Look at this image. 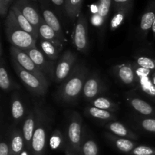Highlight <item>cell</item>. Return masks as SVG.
<instances>
[{
	"label": "cell",
	"mask_w": 155,
	"mask_h": 155,
	"mask_svg": "<svg viewBox=\"0 0 155 155\" xmlns=\"http://www.w3.org/2000/svg\"><path fill=\"white\" fill-rule=\"evenodd\" d=\"M25 51L29 54L35 64L43 73L48 80V78L54 80V70H55L54 66V61L48 59L44 53L37 48V47H34Z\"/></svg>",
	"instance_id": "8"
},
{
	"label": "cell",
	"mask_w": 155,
	"mask_h": 155,
	"mask_svg": "<svg viewBox=\"0 0 155 155\" xmlns=\"http://www.w3.org/2000/svg\"><path fill=\"white\" fill-rule=\"evenodd\" d=\"M14 13H15V18H16L17 21L19 24L20 27L23 29L24 30H25L26 32L29 33L30 34H31L33 36L36 40H37L38 38L39 37V31L32 25L30 23V21L24 16L22 13L21 12V11L18 8V7H14L12 8Z\"/></svg>",
	"instance_id": "23"
},
{
	"label": "cell",
	"mask_w": 155,
	"mask_h": 155,
	"mask_svg": "<svg viewBox=\"0 0 155 155\" xmlns=\"http://www.w3.org/2000/svg\"><path fill=\"white\" fill-rule=\"evenodd\" d=\"M36 115V127L31 143L32 155H45L46 150L50 119L46 112L39 106L34 107Z\"/></svg>",
	"instance_id": "3"
},
{
	"label": "cell",
	"mask_w": 155,
	"mask_h": 155,
	"mask_svg": "<svg viewBox=\"0 0 155 155\" xmlns=\"http://www.w3.org/2000/svg\"><path fill=\"white\" fill-rule=\"evenodd\" d=\"M0 155H10L9 142L7 141H2L0 143Z\"/></svg>",
	"instance_id": "36"
},
{
	"label": "cell",
	"mask_w": 155,
	"mask_h": 155,
	"mask_svg": "<svg viewBox=\"0 0 155 155\" xmlns=\"http://www.w3.org/2000/svg\"><path fill=\"white\" fill-rule=\"evenodd\" d=\"M0 87L5 92L19 89L20 86L10 78L7 69L5 67L4 56L0 57Z\"/></svg>",
	"instance_id": "18"
},
{
	"label": "cell",
	"mask_w": 155,
	"mask_h": 155,
	"mask_svg": "<svg viewBox=\"0 0 155 155\" xmlns=\"http://www.w3.org/2000/svg\"><path fill=\"white\" fill-rule=\"evenodd\" d=\"M12 63L17 75L31 93L36 95H43L46 93L49 83L41 80L34 74L24 70L15 59L12 58Z\"/></svg>",
	"instance_id": "5"
},
{
	"label": "cell",
	"mask_w": 155,
	"mask_h": 155,
	"mask_svg": "<svg viewBox=\"0 0 155 155\" xmlns=\"http://www.w3.org/2000/svg\"><path fill=\"white\" fill-rule=\"evenodd\" d=\"M112 70L113 74L124 84L127 86H135L137 84L138 79L133 64L128 62L115 65Z\"/></svg>",
	"instance_id": "10"
},
{
	"label": "cell",
	"mask_w": 155,
	"mask_h": 155,
	"mask_svg": "<svg viewBox=\"0 0 155 155\" xmlns=\"http://www.w3.org/2000/svg\"><path fill=\"white\" fill-rule=\"evenodd\" d=\"M107 139L114 144L117 149L120 151L126 154H130L132 151L137 146V142L132 139H126V138L119 137L110 133H107L105 134Z\"/></svg>",
	"instance_id": "16"
},
{
	"label": "cell",
	"mask_w": 155,
	"mask_h": 155,
	"mask_svg": "<svg viewBox=\"0 0 155 155\" xmlns=\"http://www.w3.org/2000/svg\"><path fill=\"white\" fill-rule=\"evenodd\" d=\"M41 49L45 55L52 61L55 62L58 59L60 52L62 50V47L58 46L56 44L50 42V41L45 40V39H40L39 42Z\"/></svg>",
	"instance_id": "20"
},
{
	"label": "cell",
	"mask_w": 155,
	"mask_h": 155,
	"mask_svg": "<svg viewBox=\"0 0 155 155\" xmlns=\"http://www.w3.org/2000/svg\"><path fill=\"white\" fill-rule=\"evenodd\" d=\"M102 91H104V86L99 76L96 73L89 75L83 89V95L85 99L92 101L97 98Z\"/></svg>",
	"instance_id": "11"
},
{
	"label": "cell",
	"mask_w": 155,
	"mask_h": 155,
	"mask_svg": "<svg viewBox=\"0 0 155 155\" xmlns=\"http://www.w3.org/2000/svg\"><path fill=\"white\" fill-rule=\"evenodd\" d=\"M20 155H32L31 149H29L25 147V148L23 150V151L20 154Z\"/></svg>",
	"instance_id": "37"
},
{
	"label": "cell",
	"mask_w": 155,
	"mask_h": 155,
	"mask_svg": "<svg viewBox=\"0 0 155 155\" xmlns=\"http://www.w3.org/2000/svg\"><path fill=\"white\" fill-rule=\"evenodd\" d=\"M139 124H140V127L144 130L149 133H155V118H142L139 121Z\"/></svg>",
	"instance_id": "34"
},
{
	"label": "cell",
	"mask_w": 155,
	"mask_h": 155,
	"mask_svg": "<svg viewBox=\"0 0 155 155\" xmlns=\"http://www.w3.org/2000/svg\"><path fill=\"white\" fill-rule=\"evenodd\" d=\"M85 113L87 116L91 117L96 120H100L102 121H114L116 119L114 113L113 112L107 111V110H102V109L97 108V107H93V106H88L85 109Z\"/></svg>",
	"instance_id": "21"
},
{
	"label": "cell",
	"mask_w": 155,
	"mask_h": 155,
	"mask_svg": "<svg viewBox=\"0 0 155 155\" xmlns=\"http://www.w3.org/2000/svg\"><path fill=\"white\" fill-rule=\"evenodd\" d=\"M155 18L154 11L146 12L142 17L140 24V30L144 37H146L148 31L152 28L153 23Z\"/></svg>",
	"instance_id": "28"
},
{
	"label": "cell",
	"mask_w": 155,
	"mask_h": 155,
	"mask_svg": "<svg viewBox=\"0 0 155 155\" xmlns=\"http://www.w3.org/2000/svg\"><path fill=\"white\" fill-rule=\"evenodd\" d=\"M64 153L65 155H77V154H75L71 148H68V146H66V148H65L64 150Z\"/></svg>",
	"instance_id": "38"
},
{
	"label": "cell",
	"mask_w": 155,
	"mask_h": 155,
	"mask_svg": "<svg viewBox=\"0 0 155 155\" xmlns=\"http://www.w3.org/2000/svg\"><path fill=\"white\" fill-rule=\"evenodd\" d=\"M83 119L77 112L74 111L71 114L68 124L66 133L67 146L71 148L75 154L81 155V145L83 142L82 136Z\"/></svg>",
	"instance_id": "4"
},
{
	"label": "cell",
	"mask_w": 155,
	"mask_h": 155,
	"mask_svg": "<svg viewBox=\"0 0 155 155\" xmlns=\"http://www.w3.org/2000/svg\"><path fill=\"white\" fill-rule=\"evenodd\" d=\"M124 18H125V12H124V10H121L120 12H118L117 13L115 14V15L111 19V21H110V30L111 31L116 30L122 24V23L124 22Z\"/></svg>",
	"instance_id": "33"
},
{
	"label": "cell",
	"mask_w": 155,
	"mask_h": 155,
	"mask_svg": "<svg viewBox=\"0 0 155 155\" xmlns=\"http://www.w3.org/2000/svg\"><path fill=\"white\" fill-rule=\"evenodd\" d=\"M48 145L53 151H64L67 146L66 139L59 129H55L50 135Z\"/></svg>",
	"instance_id": "24"
},
{
	"label": "cell",
	"mask_w": 155,
	"mask_h": 155,
	"mask_svg": "<svg viewBox=\"0 0 155 155\" xmlns=\"http://www.w3.org/2000/svg\"><path fill=\"white\" fill-rule=\"evenodd\" d=\"M105 128L112 134L117 136L136 141L139 139V136L130 130L125 125L117 121H110L105 125Z\"/></svg>",
	"instance_id": "13"
},
{
	"label": "cell",
	"mask_w": 155,
	"mask_h": 155,
	"mask_svg": "<svg viewBox=\"0 0 155 155\" xmlns=\"http://www.w3.org/2000/svg\"><path fill=\"white\" fill-rule=\"evenodd\" d=\"M82 0H70V6L68 9L71 17H74L76 15L75 12L78 11L77 6L80 4Z\"/></svg>",
	"instance_id": "35"
},
{
	"label": "cell",
	"mask_w": 155,
	"mask_h": 155,
	"mask_svg": "<svg viewBox=\"0 0 155 155\" xmlns=\"http://www.w3.org/2000/svg\"><path fill=\"white\" fill-rule=\"evenodd\" d=\"M89 70L82 63H77L69 77L60 85L56 93V98L64 104H74L83 92Z\"/></svg>",
	"instance_id": "1"
},
{
	"label": "cell",
	"mask_w": 155,
	"mask_h": 155,
	"mask_svg": "<svg viewBox=\"0 0 155 155\" xmlns=\"http://www.w3.org/2000/svg\"><path fill=\"white\" fill-rule=\"evenodd\" d=\"M127 99L133 109H134L138 113L148 117L154 115L155 110L154 107L142 98H138L135 95H130L127 97Z\"/></svg>",
	"instance_id": "17"
},
{
	"label": "cell",
	"mask_w": 155,
	"mask_h": 155,
	"mask_svg": "<svg viewBox=\"0 0 155 155\" xmlns=\"http://www.w3.org/2000/svg\"><path fill=\"white\" fill-rule=\"evenodd\" d=\"M90 104L97 108L115 113L119 110V104L105 97H97L89 101Z\"/></svg>",
	"instance_id": "25"
},
{
	"label": "cell",
	"mask_w": 155,
	"mask_h": 155,
	"mask_svg": "<svg viewBox=\"0 0 155 155\" xmlns=\"http://www.w3.org/2000/svg\"><path fill=\"white\" fill-rule=\"evenodd\" d=\"M111 0H100L99 5L98 7V15H97V21L95 23V25L100 26L103 22L104 19L108 15L110 10Z\"/></svg>",
	"instance_id": "29"
},
{
	"label": "cell",
	"mask_w": 155,
	"mask_h": 155,
	"mask_svg": "<svg viewBox=\"0 0 155 155\" xmlns=\"http://www.w3.org/2000/svg\"><path fill=\"white\" fill-rule=\"evenodd\" d=\"M5 30L8 41L12 46L24 51H27L30 48L36 47V40L31 34L20 27L13 10L11 11L8 16L6 18Z\"/></svg>",
	"instance_id": "2"
},
{
	"label": "cell",
	"mask_w": 155,
	"mask_h": 155,
	"mask_svg": "<svg viewBox=\"0 0 155 155\" xmlns=\"http://www.w3.org/2000/svg\"><path fill=\"white\" fill-rule=\"evenodd\" d=\"M151 76H144L137 77L138 81L140 82V87L142 90L151 96H155V86L153 84Z\"/></svg>",
	"instance_id": "30"
},
{
	"label": "cell",
	"mask_w": 155,
	"mask_h": 155,
	"mask_svg": "<svg viewBox=\"0 0 155 155\" xmlns=\"http://www.w3.org/2000/svg\"><path fill=\"white\" fill-rule=\"evenodd\" d=\"M130 155H155V148L147 145H137Z\"/></svg>",
	"instance_id": "32"
},
{
	"label": "cell",
	"mask_w": 155,
	"mask_h": 155,
	"mask_svg": "<svg viewBox=\"0 0 155 155\" xmlns=\"http://www.w3.org/2000/svg\"><path fill=\"white\" fill-rule=\"evenodd\" d=\"M9 148L10 155H20L25 148L24 135L20 129L15 127L11 130Z\"/></svg>",
	"instance_id": "14"
},
{
	"label": "cell",
	"mask_w": 155,
	"mask_h": 155,
	"mask_svg": "<svg viewBox=\"0 0 155 155\" xmlns=\"http://www.w3.org/2000/svg\"><path fill=\"white\" fill-rule=\"evenodd\" d=\"M11 113L14 121L15 123H19L24 118L26 117L27 113L26 110V107L21 99L19 94L15 92L12 95L11 99Z\"/></svg>",
	"instance_id": "15"
},
{
	"label": "cell",
	"mask_w": 155,
	"mask_h": 155,
	"mask_svg": "<svg viewBox=\"0 0 155 155\" xmlns=\"http://www.w3.org/2000/svg\"><path fill=\"white\" fill-rule=\"evenodd\" d=\"M99 148L97 142L92 138H83L81 145V155H98Z\"/></svg>",
	"instance_id": "27"
},
{
	"label": "cell",
	"mask_w": 155,
	"mask_h": 155,
	"mask_svg": "<svg viewBox=\"0 0 155 155\" xmlns=\"http://www.w3.org/2000/svg\"><path fill=\"white\" fill-rule=\"evenodd\" d=\"M36 115L35 108L33 110H30L27 112L26 117L24 118V121L23 123L22 133L24 135V142H25L26 148L31 149V143L33 139V134L36 127Z\"/></svg>",
	"instance_id": "12"
},
{
	"label": "cell",
	"mask_w": 155,
	"mask_h": 155,
	"mask_svg": "<svg viewBox=\"0 0 155 155\" xmlns=\"http://www.w3.org/2000/svg\"><path fill=\"white\" fill-rule=\"evenodd\" d=\"M77 55L71 50L65 51L59 58L54 70V80L55 83L61 84L71 74L77 64Z\"/></svg>",
	"instance_id": "6"
},
{
	"label": "cell",
	"mask_w": 155,
	"mask_h": 155,
	"mask_svg": "<svg viewBox=\"0 0 155 155\" xmlns=\"http://www.w3.org/2000/svg\"><path fill=\"white\" fill-rule=\"evenodd\" d=\"M39 34L40 39H45V40L50 41L53 43L56 44L58 46L63 48V42L61 40L59 36H58L57 33L54 32L51 27H50L45 21L41 24L40 27L39 29Z\"/></svg>",
	"instance_id": "22"
},
{
	"label": "cell",
	"mask_w": 155,
	"mask_h": 155,
	"mask_svg": "<svg viewBox=\"0 0 155 155\" xmlns=\"http://www.w3.org/2000/svg\"><path fill=\"white\" fill-rule=\"evenodd\" d=\"M18 9L21 11V13L24 15V16L30 21V24L39 31V27H40L41 24H42L44 21H42V20L41 19L39 14L37 13V12H36L33 7H31V6L30 5H24L22 6L21 8Z\"/></svg>",
	"instance_id": "26"
},
{
	"label": "cell",
	"mask_w": 155,
	"mask_h": 155,
	"mask_svg": "<svg viewBox=\"0 0 155 155\" xmlns=\"http://www.w3.org/2000/svg\"><path fill=\"white\" fill-rule=\"evenodd\" d=\"M151 80H152L153 84H154L155 86V72H154V71H153L152 74H151Z\"/></svg>",
	"instance_id": "40"
},
{
	"label": "cell",
	"mask_w": 155,
	"mask_h": 155,
	"mask_svg": "<svg viewBox=\"0 0 155 155\" xmlns=\"http://www.w3.org/2000/svg\"><path fill=\"white\" fill-rule=\"evenodd\" d=\"M74 42L79 51L83 54H87L89 48L88 26L86 19L83 17H80L76 24L74 33Z\"/></svg>",
	"instance_id": "9"
},
{
	"label": "cell",
	"mask_w": 155,
	"mask_h": 155,
	"mask_svg": "<svg viewBox=\"0 0 155 155\" xmlns=\"http://www.w3.org/2000/svg\"><path fill=\"white\" fill-rule=\"evenodd\" d=\"M128 0H114V2L117 3H121V2H127Z\"/></svg>",
	"instance_id": "42"
},
{
	"label": "cell",
	"mask_w": 155,
	"mask_h": 155,
	"mask_svg": "<svg viewBox=\"0 0 155 155\" xmlns=\"http://www.w3.org/2000/svg\"><path fill=\"white\" fill-rule=\"evenodd\" d=\"M42 15H43V21L54 30V32L57 33L61 40L62 41V42L64 43V42H66V38H65L64 34L62 27L55 15L51 11L48 10V9H45V10L43 11Z\"/></svg>",
	"instance_id": "19"
},
{
	"label": "cell",
	"mask_w": 155,
	"mask_h": 155,
	"mask_svg": "<svg viewBox=\"0 0 155 155\" xmlns=\"http://www.w3.org/2000/svg\"><path fill=\"white\" fill-rule=\"evenodd\" d=\"M153 32V34H154V36L155 37V18H154V23H153V25H152V28H151Z\"/></svg>",
	"instance_id": "41"
},
{
	"label": "cell",
	"mask_w": 155,
	"mask_h": 155,
	"mask_svg": "<svg viewBox=\"0 0 155 155\" xmlns=\"http://www.w3.org/2000/svg\"><path fill=\"white\" fill-rule=\"evenodd\" d=\"M51 1L56 5H61L64 2V0H51Z\"/></svg>",
	"instance_id": "39"
},
{
	"label": "cell",
	"mask_w": 155,
	"mask_h": 155,
	"mask_svg": "<svg viewBox=\"0 0 155 155\" xmlns=\"http://www.w3.org/2000/svg\"><path fill=\"white\" fill-rule=\"evenodd\" d=\"M10 53L11 56H12V58L15 59L21 68H24V70H26L28 72L34 74L35 76L40 78L41 80L49 83V81L46 78V77L39 70V68L35 64V63L33 61L31 58L29 56V54L25 51L19 49V48H16V47H14L12 45H11Z\"/></svg>",
	"instance_id": "7"
},
{
	"label": "cell",
	"mask_w": 155,
	"mask_h": 155,
	"mask_svg": "<svg viewBox=\"0 0 155 155\" xmlns=\"http://www.w3.org/2000/svg\"><path fill=\"white\" fill-rule=\"evenodd\" d=\"M136 63L138 66L149 71H155V59L145 56L136 58Z\"/></svg>",
	"instance_id": "31"
}]
</instances>
